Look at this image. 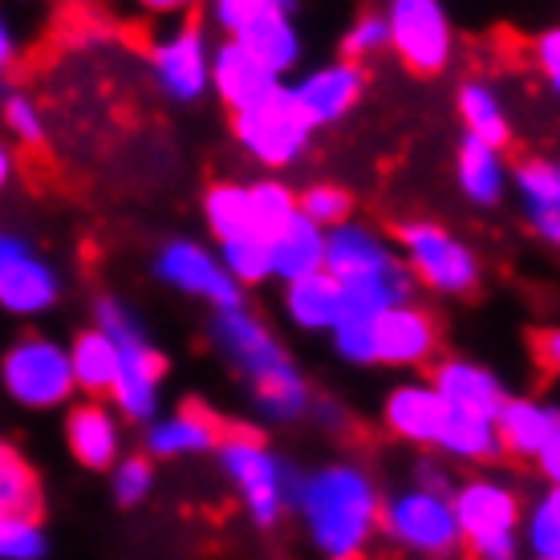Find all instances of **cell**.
I'll list each match as a JSON object with an SVG mask.
<instances>
[{
  "label": "cell",
  "instance_id": "36",
  "mask_svg": "<svg viewBox=\"0 0 560 560\" xmlns=\"http://www.w3.org/2000/svg\"><path fill=\"white\" fill-rule=\"evenodd\" d=\"M296 211L305 215V220H313L317 228H337L350 220L353 211V199L346 187H334V183H317V187H308V191H301L296 196Z\"/></svg>",
  "mask_w": 560,
  "mask_h": 560
},
{
  "label": "cell",
  "instance_id": "8",
  "mask_svg": "<svg viewBox=\"0 0 560 560\" xmlns=\"http://www.w3.org/2000/svg\"><path fill=\"white\" fill-rule=\"evenodd\" d=\"M398 260L407 265L410 277H419L427 289L443 296H463L479 284V256L463 244L459 236H451L443 224L431 220H415V224H398Z\"/></svg>",
  "mask_w": 560,
  "mask_h": 560
},
{
  "label": "cell",
  "instance_id": "45",
  "mask_svg": "<svg viewBox=\"0 0 560 560\" xmlns=\"http://www.w3.org/2000/svg\"><path fill=\"white\" fill-rule=\"evenodd\" d=\"M147 13H183V9H191L196 0H139Z\"/></svg>",
  "mask_w": 560,
  "mask_h": 560
},
{
  "label": "cell",
  "instance_id": "19",
  "mask_svg": "<svg viewBox=\"0 0 560 560\" xmlns=\"http://www.w3.org/2000/svg\"><path fill=\"white\" fill-rule=\"evenodd\" d=\"M232 42L253 57L256 66H265L272 78L284 82V73H293L305 54L301 28H296V0H272V9L256 16L253 25L240 28Z\"/></svg>",
  "mask_w": 560,
  "mask_h": 560
},
{
  "label": "cell",
  "instance_id": "29",
  "mask_svg": "<svg viewBox=\"0 0 560 560\" xmlns=\"http://www.w3.org/2000/svg\"><path fill=\"white\" fill-rule=\"evenodd\" d=\"M70 353V374L73 390L85 394H110L114 378H118V346L102 329H85L73 337V346H66Z\"/></svg>",
  "mask_w": 560,
  "mask_h": 560
},
{
  "label": "cell",
  "instance_id": "46",
  "mask_svg": "<svg viewBox=\"0 0 560 560\" xmlns=\"http://www.w3.org/2000/svg\"><path fill=\"white\" fill-rule=\"evenodd\" d=\"M9 179H13V151L0 142V191L9 187Z\"/></svg>",
  "mask_w": 560,
  "mask_h": 560
},
{
  "label": "cell",
  "instance_id": "9",
  "mask_svg": "<svg viewBox=\"0 0 560 560\" xmlns=\"http://www.w3.org/2000/svg\"><path fill=\"white\" fill-rule=\"evenodd\" d=\"M386 49L398 54V61L410 73H443L455 57V28L443 9V0H386Z\"/></svg>",
  "mask_w": 560,
  "mask_h": 560
},
{
  "label": "cell",
  "instance_id": "32",
  "mask_svg": "<svg viewBox=\"0 0 560 560\" xmlns=\"http://www.w3.org/2000/svg\"><path fill=\"white\" fill-rule=\"evenodd\" d=\"M447 459L459 463H491L500 459V434L491 419H467V415H447L443 410V434H439V447Z\"/></svg>",
  "mask_w": 560,
  "mask_h": 560
},
{
  "label": "cell",
  "instance_id": "4",
  "mask_svg": "<svg viewBox=\"0 0 560 560\" xmlns=\"http://www.w3.org/2000/svg\"><path fill=\"white\" fill-rule=\"evenodd\" d=\"M94 329L110 337L118 346V378L110 386V398L118 415H127L130 422H151L159 415V386L167 374L163 353L151 346V337L142 334V322L135 317V308L118 296H98L94 305Z\"/></svg>",
  "mask_w": 560,
  "mask_h": 560
},
{
  "label": "cell",
  "instance_id": "34",
  "mask_svg": "<svg viewBox=\"0 0 560 560\" xmlns=\"http://www.w3.org/2000/svg\"><path fill=\"white\" fill-rule=\"evenodd\" d=\"M215 256H220L224 272L236 280L240 289H244V284H260V280H272V277H268V240L265 236L224 240Z\"/></svg>",
  "mask_w": 560,
  "mask_h": 560
},
{
  "label": "cell",
  "instance_id": "42",
  "mask_svg": "<svg viewBox=\"0 0 560 560\" xmlns=\"http://www.w3.org/2000/svg\"><path fill=\"white\" fill-rule=\"evenodd\" d=\"M16 54H21V45L13 37V25L0 13V78H9V70L16 66Z\"/></svg>",
  "mask_w": 560,
  "mask_h": 560
},
{
  "label": "cell",
  "instance_id": "17",
  "mask_svg": "<svg viewBox=\"0 0 560 560\" xmlns=\"http://www.w3.org/2000/svg\"><path fill=\"white\" fill-rule=\"evenodd\" d=\"M61 296L54 265H45L28 240L0 232V305L16 317H42Z\"/></svg>",
  "mask_w": 560,
  "mask_h": 560
},
{
  "label": "cell",
  "instance_id": "2",
  "mask_svg": "<svg viewBox=\"0 0 560 560\" xmlns=\"http://www.w3.org/2000/svg\"><path fill=\"white\" fill-rule=\"evenodd\" d=\"M211 341L224 353L232 370L253 386L256 410L272 422H296L313 410L305 374L289 362V353L280 346L272 329L248 308H215L211 317Z\"/></svg>",
  "mask_w": 560,
  "mask_h": 560
},
{
  "label": "cell",
  "instance_id": "35",
  "mask_svg": "<svg viewBox=\"0 0 560 560\" xmlns=\"http://www.w3.org/2000/svg\"><path fill=\"white\" fill-rule=\"evenodd\" d=\"M49 552L37 516H0V560H42Z\"/></svg>",
  "mask_w": 560,
  "mask_h": 560
},
{
  "label": "cell",
  "instance_id": "41",
  "mask_svg": "<svg viewBox=\"0 0 560 560\" xmlns=\"http://www.w3.org/2000/svg\"><path fill=\"white\" fill-rule=\"evenodd\" d=\"M533 61H536V70L545 73V82L557 90L560 85V33L557 28H545L533 42Z\"/></svg>",
  "mask_w": 560,
  "mask_h": 560
},
{
  "label": "cell",
  "instance_id": "11",
  "mask_svg": "<svg viewBox=\"0 0 560 560\" xmlns=\"http://www.w3.org/2000/svg\"><path fill=\"white\" fill-rule=\"evenodd\" d=\"M0 382L13 402L28 410H54L73 398L70 353L54 337H21L0 362Z\"/></svg>",
  "mask_w": 560,
  "mask_h": 560
},
{
  "label": "cell",
  "instance_id": "23",
  "mask_svg": "<svg viewBox=\"0 0 560 560\" xmlns=\"http://www.w3.org/2000/svg\"><path fill=\"white\" fill-rule=\"evenodd\" d=\"M325 268V228L293 211L284 224L268 232V277L293 284Z\"/></svg>",
  "mask_w": 560,
  "mask_h": 560
},
{
  "label": "cell",
  "instance_id": "40",
  "mask_svg": "<svg viewBox=\"0 0 560 560\" xmlns=\"http://www.w3.org/2000/svg\"><path fill=\"white\" fill-rule=\"evenodd\" d=\"M268 9H272V0H211V21L224 28L228 37H236L240 28L253 25Z\"/></svg>",
  "mask_w": 560,
  "mask_h": 560
},
{
  "label": "cell",
  "instance_id": "14",
  "mask_svg": "<svg viewBox=\"0 0 560 560\" xmlns=\"http://www.w3.org/2000/svg\"><path fill=\"white\" fill-rule=\"evenodd\" d=\"M154 277L171 284L175 293L199 296L211 308H240L244 305V289L228 277L220 256L196 244V240H171L154 256Z\"/></svg>",
  "mask_w": 560,
  "mask_h": 560
},
{
  "label": "cell",
  "instance_id": "12",
  "mask_svg": "<svg viewBox=\"0 0 560 560\" xmlns=\"http://www.w3.org/2000/svg\"><path fill=\"white\" fill-rule=\"evenodd\" d=\"M232 122H236L232 130H236L240 147L253 154L256 163H265V167H289V163H296L305 154L308 139H313V130L293 110L284 85H280V94H272V98L253 106V110L232 114Z\"/></svg>",
  "mask_w": 560,
  "mask_h": 560
},
{
  "label": "cell",
  "instance_id": "6",
  "mask_svg": "<svg viewBox=\"0 0 560 560\" xmlns=\"http://www.w3.org/2000/svg\"><path fill=\"white\" fill-rule=\"evenodd\" d=\"M215 451H220V467L232 479V488L240 491V504L253 516L256 528L280 524V516H284V508L293 504L296 491L293 467L280 459L260 434L244 431V427L220 434Z\"/></svg>",
  "mask_w": 560,
  "mask_h": 560
},
{
  "label": "cell",
  "instance_id": "16",
  "mask_svg": "<svg viewBox=\"0 0 560 560\" xmlns=\"http://www.w3.org/2000/svg\"><path fill=\"white\" fill-rule=\"evenodd\" d=\"M151 70L163 94L175 102H199L211 90V42L208 33L187 21L151 45Z\"/></svg>",
  "mask_w": 560,
  "mask_h": 560
},
{
  "label": "cell",
  "instance_id": "37",
  "mask_svg": "<svg viewBox=\"0 0 560 560\" xmlns=\"http://www.w3.org/2000/svg\"><path fill=\"white\" fill-rule=\"evenodd\" d=\"M0 118H4L9 135H13L21 147H42L45 142V114L25 90H9V94L0 98Z\"/></svg>",
  "mask_w": 560,
  "mask_h": 560
},
{
  "label": "cell",
  "instance_id": "25",
  "mask_svg": "<svg viewBox=\"0 0 560 560\" xmlns=\"http://www.w3.org/2000/svg\"><path fill=\"white\" fill-rule=\"evenodd\" d=\"M512 187L528 224L536 236H545L548 244L560 240V167L557 159H524L512 171Z\"/></svg>",
  "mask_w": 560,
  "mask_h": 560
},
{
  "label": "cell",
  "instance_id": "27",
  "mask_svg": "<svg viewBox=\"0 0 560 560\" xmlns=\"http://www.w3.org/2000/svg\"><path fill=\"white\" fill-rule=\"evenodd\" d=\"M455 179H459V191L476 208H495L508 191L504 151H495L488 142H476L463 135L459 154H455Z\"/></svg>",
  "mask_w": 560,
  "mask_h": 560
},
{
  "label": "cell",
  "instance_id": "18",
  "mask_svg": "<svg viewBox=\"0 0 560 560\" xmlns=\"http://www.w3.org/2000/svg\"><path fill=\"white\" fill-rule=\"evenodd\" d=\"M431 386L447 415H467V419H491L508 402L504 382L491 374L488 365L467 362V358H447L434 365Z\"/></svg>",
  "mask_w": 560,
  "mask_h": 560
},
{
  "label": "cell",
  "instance_id": "43",
  "mask_svg": "<svg viewBox=\"0 0 560 560\" xmlns=\"http://www.w3.org/2000/svg\"><path fill=\"white\" fill-rule=\"evenodd\" d=\"M415 471H419V488H427V491H447V495H451L447 471H443V467H439L434 459H419V467H415Z\"/></svg>",
  "mask_w": 560,
  "mask_h": 560
},
{
  "label": "cell",
  "instance_id": "39",
  "mask_svg": "<svg viewBox=\"0 0 560 560\" xmlns=\"http://www.w3.org/2000/svg\"><path fill=\"white\" fill-rule=\"evenodd\" d=\"M382 49H386V21H382V13L353 16V25L341 37V57L362 66L365 57H378Z\"/></svg>",
  "mask_w": 560,
  "mask_h": 560
},
{
  "label": "cell",
  "instance_id": "30",
  "mask_svg": "<svg viewBox=\"0 0 560 560\" xmlns=\"http://www.w3.org/2000/svg\"><path fill=\"white\" fill-rule=\"evenodd\" d=\"M203 211H208V224L220 244H224V240H240V236L268 240V232L260 228V220H256L253 196H248L244 183H220V187H211L208 199H203Z\"/></svg>",
  "mask_w": 560,
  "mask_h": 560
},
{
  "label": "cell",
  "instance_id": "44",
  "mask_svg": "<svg viewBox=\"0 0 560 560\" xmlns=\"http://www.w3.org/2000/svg\"><path fill=\"white\" fill-rule=\"evenodd\" d=\"M536 350H545V353H536V358H545V365H557L560 362V329H545V334L536 337Z\"/></svg>",
  "mask_w": 560,
  "mask_h": 560
},
{
  "label": "cell",
  "instance_id": "31",
  "mask_svg": "<svg viewBox=\"0 0 560 560\" xmlns=\"http://www.w3.org/2000/svg\"><path fill=\"white\" fill-rule=\"evenodd\" d=\"M42 479L33 463L0 439V516H42Z\"/></svg>",
  "mask_w": 560,
  "mask_h": 560
},
{
  "label": "cell",
  "instance_id": "1",
  "mask_svg": "<svg viewBox=\"0 0 560 560\" xmlns=\"http://www.w3.org/2000/svg\"><path fill=\"white\" fill-rule=\"evenodd\" d=\"M293 508L325 560H362L378 533V488L358 463H325L296 476Z\"/></svg>",
  "mask_w": 560,
  "mask_h": 560
},
{
  "label": "cell",
  "instance_id": "15",
  "mask_svg": "<svg viewBox=\"0 0 560 560\" xmlns=\"http://www.w3.org/2000/svg\"><path fill=\"white\" fill-rule=\"evenodd\" d=\"M284 94L293 102V110L305 118L308 130H322L341 122L346 114L362 102L365 94V70L358 61H329L317 70L301 73L293 85H284Z\"/></svg>",
  "mask_w": 560,
  "mask_h": 560
},
{
  "label": "cell",
  "instance_id": "24",
  "mask_svg": "<svg viewBox=\"0 0 560 560\" xmlns=\"http://www.w3.org/2000/svg\"><path fill=\"white\" fill-rule=\"evenodd\" d=\"M66 443H70L73 459L90 467V471H106L122 459V422L110 407L102 402H82L66 415Z\"/></svg>",
  "mask_w": 560,
  "mask_h": 560
},
{
  "label": "cell",
  "instance_id": "20",
  "mask_svg": "<svg viewBox=\"0 0 560 560\" xmlns=\"http://www.w3.org/2000/svg\"><path fill=\"white\" fill-rule=\"evenodd\" d=\"M224 434V422L220 415H211L208 407L199 402H187L167 419H154L142 434V451L147 459H179V455H203V451H215Z\"/></svg>",
  "mask_w": 560,
  "mask_h": 560
},
{
  "label": "cell",
  "instance_id": "38",
  "mask_svg": "<svg viewBox=\"0 0 560 560\" xmlns=\"http://www.w3.org/2000/svg\"><path fill=\"white\" fill-rule=\"evenodd\" d=\"M114 471V500L122 508H139L154 491V463L147 455H122Z\"/></svg>",
  "mask_w": 560,
  "mask_h": 560
},
{
  "label": "cell",
  "instance_id": "28",
  "mask_svg": "<svg viewBox=\"0 0 560 560\" xmlns=\"http://www.w3.org/2000/svg\"><path fill=\"white\" fill-rule=\"evenodd\" d=\"M455 106H459V122L467 130V139L488 142L495 151H504L512 142V118H508L504 102L495 94V85L483 82V78H467L455 94Z\"/></svg>",
  "mask_w": 560,
  "mask_h": 560
},
{
  "label": "cell",
  "instance_id": "7",
  "mask_svg": "<svg viewBox=\"0 0 560 560\" xmlns=\"http://www.w3.org/2000/svg\"><path fill=\"white\" fill-rule=\"evenodd\" d=\"M459 545L476 560H520V495L504 479L471 476L451 491Z\"/></svg>",
  "mask_w": 560,
  "mask_h": 560
},
{
  "label": "cell",
  "instance_id": "22",
  "mask_svg": "<svg viewBox=\"0 0 560 560\" xmlns=\"http://www.w3.org/2000/svg\"><path fill=\"white\" fill-rule=\"evenodd\" d=\"M382 422L386 431L398 434L410 447H439V434H443V402L434 394L431 382H407V386H394L382 402Z\"/></svg>",
  "mask_w": 560,
  "mask_h": 560
},
{
  "label": "cell",
  "instance_id": "13",
  "mask_svg": "<svg viewBox=\"0 0 560 560\" xmlns=\"http://www.w3.org/2000/svg\"><path fill=\"white\" fill-rule=\"evenodd\" d=\"M500 451L536 463L548 483L560 479V410L536 398H508L495 415Z\"/></svg>",
  "mask_w": 560,
  "mask_h": 560
},
{
  "label": "cell",
  "instance_id": "33",
  "mask_svg": "<svg viewBox=\"0 0 560 560\" xmlns=\"http://www.w3.org/2000/svg\"><path fill=\"white\" fill-rule=\"evenodd\" d=\"M524 528V548L533 552V560H560V491L557 483H548L545 495L528 508V516H520Z\"/></svg>",
  "mask_w": 560,
  "mask_h": 560
},
{
  "label": "cell",
  "instance_id": "10",
  "mask_svg": "<svg viewBox=\"0 0 560 560\" xmlns=\"http://www.w3.org/2000/svg\"><path fill=\"white\" fill-rule=\"evenodd\" d=\"M378 524L386 528V536H390L394 545L415 552V557L451 560L463 548L447 491H427V488L398 491V495H390L382 504Z\"/></svg>",
  "mask_w": 560,
  "mask_h": 560
},
{
  "label": "cell",
  "instance_id": "21",
  "mask_svg": "<svg viewBox=\"0 0 560 560\" xmlns=\"http://www.w3.org/2000/svg\"><path fill=\"white\" fill-rule=\"evenodd\" d=\"M211 85H215V94H220L228 110L244 114L260 106V102H268L272 94H280L284 82L272 78L265 66H256L236 42H228L220 49H211Z\"/></svg>",
  "mask_w": 560,
  "mask_h": 560
},
{
  "label": "cell",
  "instance_id": "26",
  "mask_svg": "<svg viewBox=\"0 0 560 560\" xmlns=\"http://www.w3.org/2000/svg\"><path fill=\"white\" fill-rule=\"evenodd\" d=\"M284 313L293 317L301 329H325L334 334L337 325L346 322V296L329 272H313L293 284H284Z\"/></svg>",
  "mask_w": 560,
  "mask_h": 560
},
{
  "label": "cell",
  "instance_id": "3",
  "mask_svg": "<svg viewBox=\"0 0 560 560\" xmlns=\"http://www.w3.org/2000/svg\"><path fill=\"white\" fill-rule=\"evenodd\" d=\"M325 272L341 284L346 322L374 317L382 308L410 301V272L398 260L394 244L353 220L325 232Z\"/></svg>",
  "mask_w": 560,
  "mask_h": 560
},
{
  "label": "cell",
  "instance_id": "5",
  "mask_svg": "<svg viewBox=\"0 0 560 560\" xmlns=\"http://www.w3.org/2000/svg\"><path fill=\"white\" fill-rule=\"evenodd\" d=\"M337 353L353 365H422L439 353V325L422 305L382 308L374 317H353L334 329Z\"/></svg>",
  "mask_w": 560,
  "mask_h": 560
}]
</instances>
